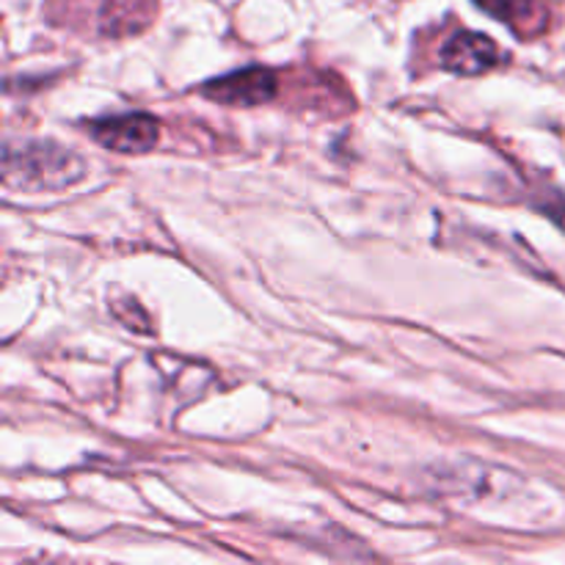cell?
Listing matches in <instances>:
<instances>
[{"mask_svg": "<svg viewBox=\"0 0 565 565\" xmlns=\"http://www.w3.org/2000/svg\"><path fill=\"white\" fill-rule=\"evenodd\" d=\"M83 160L53 141L6 143L3 174L25 191H61L83 177Z\"/></svg>", "mask_w": 565, "mask_h": 565, "instance_id": "obj_1", "label": "cell"}, {"mask_svg": "<svg viewBox=\"0 0 565 565\" xmlns=\"http://www.w3.org/2000/svg\"><path fill=\"white\" fill-rule=\"evenodd\" d=\"M276 92H279V77L265 66L235 70L230 75L213 77L202 86L204 97L221 105H232V108H257V105L270 103Z\"/></svg>", "mask_w": 565, "mask_h": 565, "instance_id": "obj_2", "label": "cell"}, {"mask_svg": "<svg viewBox=\"0 0 565 565\" xmlns=\"http://www.w3.org/2000/svg\"><path fill=\"white\" fill-rule=\"evenodd\" d=\"M88 132L105 149H114V152L125 154H141L149 152L158 143L160 127L158 119H152L147 114H121L92 121Z\"/></svg>", "mask_w": 565, "mask_h": 565, "instance_id": "obj_3", "label": "cell"}, {"mask_svg": "<svg viewBox=\"0 0 565 565\" xmlns=\"http://www.w3.org/2000/svg\"><path fill=\"white\" fill-rule=\"evenodd\" d=\"M502 61V50L494 39L483 36V33L463 31L456 33L450 42L441 47V66L452 75L475 77L483 72L494 70Z\"/></svg>", "mask_w": 565, "mask_h": 565, "instance_id": "obj_4", "label": "cell"}, {"mask_svg": "<svg viewBox=\"0 0 565 565\" xmlns=\"http://www.w3.org/2000/svg\"><path fill=\"white\" fill-rule=\"evenodd\" d=\"M475 6L494 17V20L511 25V31L519 33L522 39L544 31L546 20H550L544 0H475Z\"/></svg>", "mask_w": 565, "mask_h": 565, "instance_id": "obj_5", "label": "cell"}]
</instances>
